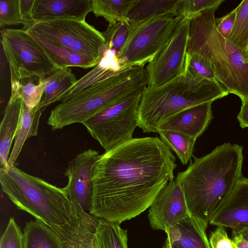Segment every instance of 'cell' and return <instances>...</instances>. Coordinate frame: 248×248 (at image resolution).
I'll return each instance as SVG.
<instances>
[{"instance_id": "cell-29", "label": "cell", "mask_w": 248, "mask_h": 248, "mask_svg": "<svg viewBox=\"0 0 248 248\" xmlns=\"http://www.w3.org/2000/svg\"><path fill=\"white\" fill-rule=\"evenodd\" d=\"M18 81L19 87L16 93H18L23 102L29 108L37 106L46 87V78L34 77L22 78Z\"/></svg>"}, {"instance_id": "cell-26", "label": "cell", "mask_w": 248, "mask_h": 248, "mask_svg": "<svg viewBox=\"0 0 248 248\" xmlns=\"http://www.w3.org/2000/svg\"><path fill=\"white\" fill-rule=\"evenodd\" d=\"M157 133L162 141L176 153L182 163L186 165L192 156L196 139L172 130H160Z\"/></svg>"}, {"instance_id": "cell-25", "label": "cell", "mask_w": 248, "mask_h": 248, "mask_svg": "<svg viewBox=\"0 0 248 248\" xmlns=\"http://www.w3.org/2000/svg\"><path fill=\"white\" fill-rule=\"evenodd\" d=\"M137 0H92V12L102 16L112 25L119 21H128V15Z\"/></svg>"}, {"instance_id": "cell-31", "label": "cell", "mask_w": 248, "mask_h": 248, "mask_svg": "<svg viewBox=\"0 0 248 248\" xmlns=\"http://www.w3.org/2000/svg\"><path fill=\"white\" fill-rule=\"evenodd\" d=\"M133 27L127 21H119L112 25H108L103 32L106 49L114 50L117 55L126 43Z\"/></svg>"}, {"instance_id": "cell-23", "label": "cell", "mask_w": 248, "mask_h": 248, "mask_svg": "<svg viewBox=\"0 0 248 248\" xmlns=\"http://www.w3.org/2000/svg\"><path fill=\"white\" fill-rule=\"evenodd\" d=\"M22 248H64L63 242L49 227L38 220L28 222L23 229Z\"/></svg>"}, {"instance_id": "cell-15", "label": "cell", "mask_w": 248, "mask_h": 248, "mask_svg": "<svg viewBox=\"0 0 248 248\" xmlns=\"http://www.w3.org/2000/svg\"><path fill=\"white\" fill-rule=\"evenodd\" d=\"M92 12V0H34L32 16L35 23L60 19L85 20Z\"/></svg>"}, {"instance_id": "cell-9", "label": "cell", "mask_w": 248, "mask_h": 248, "mask_svg": "<svg viewBox=\"0 0 248 248\" xmlns=\"http://www.w3.org/2000/svg\"><path fill=\"white\" fill-rule=\"evenodd\" d=\"M27 30L98 63L106 50L103 32L86 20L41 21L35 23Z\"/></svg>"}, {"instance_id": "cell-38", "label": "cell", "mask_w": 248, "mask_h": 248, "mask_svg": "<svg viewBox=\"0 0 248 248\" xmlns=\"http://www.w3.org/2000/svg\"><path fill=\"white\" fill-rule=\"evenodd\" d=\"M237 120L242 128L248 127V100L242 103Z\"/></svg>"}, {"instance_id": "cell-39", "label": "cell", "mask_w": 248, "mask_h": 248, "mask_svg": "<svg viewBox=\"0 0 248 248\" xmlns=\"http://www.w3.org/2000/svg\"><path fill=\"white\" fill-rule=\"evenodd\" d=\"M232 240L234 248H248V240L241 234H232Z\"/></svg>"}, {"instance_id": "cell-33", "label": "cell", "mask_w": 248, "mask_h": 248, "mask_svg": "<svg viewBox=\"0 0 248 248\" xmlns=\"http://www.w3.org/2000/svg\"><path fill=\"white\" fill-rule=\"evenodd\" d=\"M22 24L24 28L26 23L21 13L19 0H0V25L5 26Z\"/></svg>"}, {"instance_id": "cell-41", "label": "cell", "mask_w": 248, "mask_h": 248, "mask_svg": "<svg viewBox=\"0 0 248 248\" xmlns=\"http://www.w3.org/2000/svg\"><path fill=\"white\" fill-rule=\"evenodd\" d=\"M247 53L248 54V49H247Z\"/></svg>"}, {"instance_id": "cell-10", "label": "cell", "mask_w": 248, "mask_h": 248, "mask_svg": "<svg viewBox=\"0 0 248 248\" xmlns=\"http://www.w3.org/2000/svg\"><path fill=\"white\" fill-rule=\"evenodd\" d=\"M180 19L166 16L133 26L126 43L116 55L122 68L150 62L168 44Z\"/></svg>"}, {"instance_id": "cell-5", "label": "cell", "mask_w": 248, "mask_h": 248, "mask_svg": "<svg viewBox=\"0 0 248 248\" xmlns=\"http://www.w3.org/2000/svg\"><path fill=\"white\" fill-rule=\"evenodd\" d=\"M229 94L218 81L184 75L156 87H147L138 107V126L144 133L157 132L160 124L181 110Z\"/></svg>"}, {"instance_id": "cell-11", "label": "cell", "mask_w": 248, "mask_h": 248, "mask_svg": "<svg viewBox=\"0 0 248 248\" xmlns=\"http://www.w3.org/2000/svg\"><path fill=\"white\" fill-rule=\"evenodd\" d=\"M190 21L181 19L168 44L147 65V87L159 86L183 74Z\"/></svg>"}, {"instance_id": "cell-12", "label": "cell", "mask_w": 248, "mask_h": 248, "mask_svg": "<svg viewBox=\"0 0 248 248\" xmlns=\"http://www.w3.org/2000/svg\"><path fill=\"white\" fill-rule=\"evenodd\" d=\"M100 155L95 150H85L69 162L65 170L68 183L64 188L69 199L78 202L89 214L92 202V179Z\"/></svg>"}, {"instance_id": "cell-40", "label": "cell", "mask_w": 248, "mask_h": 248, "mask_svg": "<svg viewBox=\"0 0 248 248\" xmlns=\"http://www.w3.org/2000/svg\"><path fill=\"white\" fill-rule=\"evenodd\" d=\"M232 234H241L248 240V225L237 226L232 229Z\"/></svg>"}, {"instance_id": "cell-27", "label": "cell", "mask_w": 248, "mask_h": 248, "mask_svg": "<svg viewBox=\"0 0 248 248\" xmlns=\"http://www.w3.org/2000/svg\"><path fill=\"white\" fill-rule=\"evenodd\" d=\"M95 234L100 248H128L127 231L120 224L101 219Z\"/></svg>"}, {"instance_id": "cell-18", "label": "cell", "mask_w": 248, "mask_h": 248, "mask_svg": "<svg viewBox=\"0 0 248 248\" xmlns=\"http://www.w3.org/2000/svg\"><path fill=\"white\" fill-rule=\"evenodd\" d=\"M22 99L17 93H11L0 126V168H7L11 145L20 119Z\"/></svg>"}, {"instance_id": "cell-28", "label": "cell", "mask_w": 248, "mask_h": 248, "mask_svg": "<svg viewBox=\"0 0 248 248\" xmlns=\"http://www.w3.org/2000/svg\"><path fill=\"white\" fill-rule=\"evenodd\" d=\"M227 40L242 52L248 54V0H243L237 6L234 25Z\"/></svg>"}, {"instance_id": "cell-20", "label": "cell", "mask_w": 248, "mask_h": 248, "mask_svg": "<svg viewBox=\"0 0 248 248\" xmlns=\"http://www.w3.org/2000/svg\"><path fill=\"white\" fill-rule=\"evenodd\" d=\"M47 56L59 69L70 67L83 69L94 67L98 62L69 48L55 44L35 32L29 31Z\"/></svg>"}, {"instance_id": "cell-32", "label": "cell", "mask_w": 248, "mask_h": 248, "mask_svg": "<svg viewBox=\"0 0 248 248\" xmlns=\"http://www.w3.org/2000/svg\"><path fill=\"white\" fill-rule=\"evenodd\" d=\"M224 0H179L175 16L192 20L206 11L218 9Z\"/></svg>"}, {"instance_id": "cell-8", "label": "cell", "mask_w": 248, "mask_h": 248, "mask_svg": "<svg viewBox=\"0 0 248 248\" xmlns=\"http://www.w3.org/2000/svg\"><path fill=\"white\" fill-rule=\"evenodd\" d=\"M1 44L9 65L11 81L46 78L60 70L27 30H1Z\"/></svg>"}, {"instance_id": "cell-13", "label": "cell", "mask_w": 248, "mask_h": 248, "mask_svg": "<svg viewBox=\"0 0 248 248\" xmlns=\"http://www.w3.org/2000/svg\"><path fill=\"white\" fill-rule=\"evenodd\" d=\"M189 214L185 196L178 181H170L150 207L148 218L153 230L165 231Z\"/></svg>"}, {"instance_id": "cell-24", "label": "cell", "mask_w": 248, "mask_h": 248, "mask_svg": "<svg viewBox=\"0 0 248 248\" xmlns=\"http://www.w3.org/2000/svg\"><path fill=\"white\" fill-rule=\"evenodd\" d=\"M77 80L69 68L60 69L47 77L46 86L39 107L45 109L50 105L62 101L65 94Z\"/></svg>"}, {"instance_id": "cell-16", "label": "cell", "mask_w": 248, "mask_h": 248, "mask_svg": "<svg viewBox=\"0 0 248 248\" xmlns=\"http://www.w3.org/2000/svg\"><path fill=\"white\" fill-rule=\"evenodd\" d=\"M212 103L206 102L181 110L160 124L157 132L160 130L175 131L197 139L213 118Z\"/></svg>"}, {"instance_id": "cell-35", "label": "cell", "mask_w": 248, "mask_h": 248, "mask_svg": "<svg viewBox=\"0 0 248 248\" xmlns=\"http://www.w3.org/2000/svg\"><path fill=\"white\" fill-rule=\"evenodd\" d=\"M209 241L211 248H234L225 227L222 226H217L211 232Z\"/></svg>"}, {"instance_id": "cell-30", "label": "cell", "mask_w": 248, "mask_h": 248, "mask_svg": "<svg viewBox=\"0 0 248 248\" xmlns=\"http://www.w3.org/2000/svg\"><path fill=\"white\" fill-rule=\"evenodd\" d=\"M183 75L193 78L218 81L210 63L197 54L186 53Z\"/></svg>"}, {"instance_id": "cell-17", "label": "cell", "mask_w": 248, "mask_h": 248, "mask_svg": "<svg viewBox=\"0 0 248 248\" xmlns=\"http://www.w3.org/2000/svg\"><path fill=\"white\" fill-rule=\"evenodd\" d=\"M209 223L232 229L248 225V178H241L228 201Z\"/></svg>"}, {"instance_id": "cell-3", "label": "cell", "mask_w": 248, "mask_h": 248, "mask_svg": "<svg viewBox=\"0 0 248 248\" xmlns=\"http://www.w3.org/2000/svg\"><path fill=\"white\" fill-rule=\"evenodd\" d=\"M176 180L189 214L208 223L228 201L243 176V147L224 143L201 157H194Z\"/></svg>"}, {"instance_id": "cell-19", "label": "cell", "mask_w": 248, "mask_h": 248, "mask_svg": "<svg viewBox=\"0 0 248 248\" xmlns=\"http://www.w3.org/2000/svg\"><path fill=\"white\" fill-rule=\"evenodd\" d=\"M114 50L106 49L98 64L77 80L65 94L62 101L89 86L106 79L124 69L120 65Z\"/></svg>"}, {"instance_id": "cell-21", "label": "cell", "mask_w": 248, "mask_h": 248, "mask_svg": "<svg viewBox=\"0 0 248 248\" xmlns=\"http://www.w3.org/2000/svg\"><path fill=\"white\" fill-rule=\"evenodd\" d=\"M44 110L40 108L38 105L33 108H29L23 102L20 119L9 157L7 168L15 165L26 140L31 137L37 136L40 117Z\"/></svg>"}, {"instance_id": "cell-7", "label": "cell", "mask_w": 248, "mask_h": 248, "mask_svg": "<svg viewBox=\"0 0 248 248\" xmlns=\"http://www.w3.org/2000/svg\"><path fill=\"white\" fill-rule=\"evenodd\" d=\"M142 93L123 98L82 123L105 152L133 139Z\"/></svg>"}, {"instance_id": "cell-22", "label": "cell", "mask_w": 248, "mask_h": 248, "mask_svg": "<svg viewBox=\"0 0 248 248\" xmlns=\"http://www.w3.org/2000/svg\"><path fill=\"white\" fill-rule=\"evenodd\" d=\"M179 0H137L128 15L129 22L134 26L153 18L175 15Z\"/></svg>"}, {"instance_id": "cell-37", "label": "cell", "mask_w": 248, "mask_h": 248, "mask_svg": "<svg viewBox=\"0 0 248 248\" xmlns=\"http://www.w3.org/2000/svg\"><path fill=\"white\" fill-rule=\"evenodd\" d=\"M237 7L230 13L219 18H216V26L219 32L227 38L230 34L235 21Z\"/></svg>"}, {"instance_id": "cell-4", "label": "cell", "mask_w": 248, "mask_h": 248, "mask_svg": "<svg viewBox=\"0 0 248 248\" xmlns=\"http://www.w3.org/2000/svg\"><path fill=\"white\" fill-rule=\"evenodd\" d=\"M215 11L208 10L191 20L186 53L206 59L217 81L243 103L248 100V55L235 47L217 31Z\"/></svg>"}, {"instance_id": "cell-36", "label": "cell", "mask_w": 248, "mask_h": 248, "mask_svg": "<svg viewBox=\"0 0 248 248\" xmlns=\"http://www.w3.org/2000/svg\"><path fill=\"white\" fill-rule=\"evenodd\" d=\"M64 248H100L95 232L88 233L80 237L63 243Z\"/></svg>"}, {"instance_id": "cell-34", "label": "cell", "mask_w": 248, "mask_h": 248, "mask_svg": "<svg viewBox=\"0 0 248 248\" xmlns=\"http://www.w3.org/2000/svg\"><path fill=\"white\" fill-rule=\"evenodd\" d=\"M22 232L14 217L10 218L0 242V248H22Z\"/></svg>"}, {"instance_id": "cell-1", "label": "cell", "mask_w": 248, "mask_h": 248, "mask_svg": "<svg viewBox=\"0 0 248 248\" xmlns=\"http://www.w3.org/2000/svg\"><path fill=\"white\" fill-rule=\"evenodd\" d=\"M176 167L157 137L133 138L105 152L94 168L89 214L118 224L137 217L173 180Z\"/></svg>"}, {"instance_id": "cell-2", "label": "cell", "mask_w": 248, "mask_h": 248, "mask_svg": "<svg viewBox=\"0 0 248 248\" xmlns=\"http://www.w3.org/2000/svg\"><path fill=\"white\" fill-rule=\"evenodd\" d=\"M0 182L17 208L49 227L63 243L96 232L101 219L70 201L64 187L28 174L16 165L0 168Z\"/></svg>"}, {"instance_id": "cell-14", "label": "cell", "mask_w": 248, "mask_h": 248, "mask_svg": "<svg viewBox=\"0 0 248 248\" xmlns=\"http://www.w3.org/2000/svg\"><path fill=\"white\" fill-rule=\"evenodd\" d=\"M208 224L189 214L165 231L164 248H211L206 234Z\"/></svg>"}, {"instance_id": "cell-6", "label": "cell", "mask_w": 248, "mask_h": 248, "mask_svg": "<svg viewBox=\"0 0 248 248\" xmlns=\"http://www.w3.org/2000/svg\"><path fill=\"white\" fill-rule=\"evenodd\" d=\"M144 66L124 68L116 74L63 100L51 110L47 124L53 131L82 124L103 109L147 87Z\"/></svg>"}]
</instances>
